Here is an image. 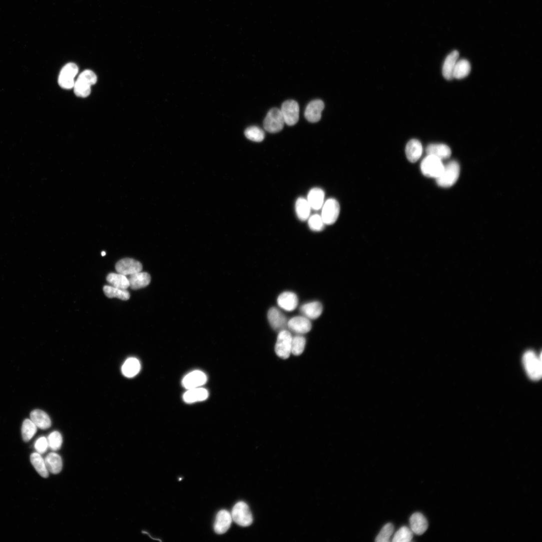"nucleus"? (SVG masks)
I'll return each instance as SVG.
<instances>
[{
  "mask_svg": "<svg viewBox=\"0 0 542 542\" xmlns=\"http://www.w3.org/2000/svg\"><path fill=\"white\" fill-rule=\"evenodd\" d=\"M45 460L47 468L50 472L56 474L62 470L63 460L59 454L55 452L50 453L46 456Z\"/></svg>",
  "mask_w": 542,
  "mask_h": 542,
  "instance_id": "26",
  "label": "nucleus"
},
{
  "mask_svg": "<svg viewBox=\"0 0 542 542\" xmlns=\"http://www.w3.org/2000/svg\"><path fill=\"white\" fill-rule=\"evenodd\" d=\"M31 419L37 427L45 430L52 426V421L49 416L41 410H35L31 412Z\"/></svg>",
  "mask_w": 542,
  "mask_h": 542,
  "instance_id": "25",
  "label": "nucleus"
},
{
  "mask_svg": "<svg viewBox=\"0 0 542 542\" xmlns=\"http://www.w3.org/2000/svg\"><path fill=\"white\" fill-rule=\"evenodd\" d=\"M324 192L319 188L312 189L308 195L307 201L311 209L314 210H320L323 205Z\"/></svg>",
  "mask_w": 542,
  "mask_h": 542,
  "instance_id": "27",
  "label": "nucleus"
},
{
  "mask_svg": "<svg viewBox=\"0 0 542 542\" xmlns=\"http://www.w3.org/2000/svg\"><path fill=\"white\" fill-rule=\"evenodd\" d=\"M107 281L112 286L121 289H127L130 287L129 279L120 273H111L107 277Z\"/></svg>",
  "mask_w": 542,
  "mask_h": 542,
  "instance_id": "29",
  "label": "nucleus"
},
{
  "mask_svg": "<svg viewBox=\"0 0 542 542\" xmlns=\"http://www.w3.org/2000/svg\"><path fill=\"white\" fill-rule=\"evenodd\" d=\"M311 208L307 200L303 198H299L295 204L296 213L298 219L301 221L307 220L310 214Z\"/></svg>",
  "mask_w": 542,
  "mask_h": 542,
  "instance_id": "30",
  "label": "nucleus"
},
{
  "mask_svg": "<svg viewBox=\"0 0 542 542\" xmlns=\"http://www.w3.org/2000/svg\"><path fill=\"white\" fill-rule=\"evenodd\" d=\"M103 290L106 296L110 298H117L122 300H128L130 297V293L127 290L110 285L105 286Z\"/></svg>",
  "mask_w": 542,
  "mask_h": 542,
  "instance_id": "33",
  "label": "nucleus"
},
{
  "mask_svg": "<svg viewBox=\"0 0 542 542\" xmlns=\"http://www.w3.org/2000/svg\"><path fill=\"white\" fill-rule=\"evenodd\" d=\"M428 155L435 156L440 160L446 159L451 155L450 148L444 144H432L426 148Z\"/></svg>",
  "mask_w": 542,
  "mask_h": 542,
  "instance_id": "24",
  "label": "nucleus"
},
{
  "mask_svg": "<svg viewBox=\"0 0 542 542\" xmlns=\"http://www.w3.org/2000/svg\"><path fill=\"white\" fill-rule=\"evenodd\" d=\"M231 515L233 520L240 526H248L253 523L252 512L248 505L245 502H237L233 507Z\"/></svg>",
  "mask_w": 542,
  "mask_h": 542,
  "instance_id": "4",
  "label": "nucleus"
},
{
  "mask_svg": "<svg viewBox=\"0 0 542 542\" xmlns=\"http://www.w3.org/2000/svg\"><path fill=\"white\" fill-rule=\"evenodd\" d=\"M206 374L201 371L196 370L187 375L183 380V386L187 390L201 387L207 382Z\"/></svg>",
  "mask_w": 542,
  "mask_h": 542,
  "instance_id": "12",
  "label": "nucleus"
},
{
  "mask_svg": "<svg viewBox=\"0 0 542 542\" xmlns=\"http://www.w3.org/2000/svg\"><path fill=\"white\" fill-rule=\"evenodd\" d=\"M394 531V526L391 523H388L384 526L376 538L377 542H389Z\"/></svg>",
  "mask_w": 542,
  "mask_h": 542,
  "instance_id": "39",
  "label": "nucleus"
},
{
  "mask_svg": "<svg viewBox=\"0 0 542 542\" xmlns=\"http://www.w3.org/2000/svg\"><path fill=\"white\" fill-rule=\"evenodd\" d=\"M106 255V253L105 252L103 251V252H102V256H105Z\"/></svg>",
  "mask_w": 542,
  "mask_h": 542,
  "instance_id": "42",
  "label": "nucleus"
},
{
  "mask_svg": "<svg viewBox=\"0 0 542 542\" xmlns=\"http://www.w3.org/2000/svg\"><path fill=\"white\" fill-rule=\"evenodd\" d=\"M49 447L52 450L57 451L61 449L63 444V437L58 431H54L50 434L48 438Z\"/></svg>",
  "mask_w": 542,
  "mask_h": 542,
  "instance_id": "38",
  "label": "nucleus"
},
{
  "mask_svg": "<svg viewBox=\"0 0 542 542\" xmlns=\"http://www.w3.org/2000/svg\"><path fill=\"white\" fill-rule=\"evenodd\" d=\"M209 397L208 391L200 387L188 390L183 396L184 401L188 404H192L206 400Z\"/></svg>",
  "mask_w": 542,
  "mask_h": 542,
  "instance_id": "19",
  "label": "nucleus"
},
{
  "mask_svg": "<svg viewBox=\"0 0 542 542\" xmlns=\"http://www.w3.org/2000/svg\"><path fill=\"white\" fill-rule=\"evenodd\" d=\"M97 82V77L93 71H84L75 83L74 88L76 95L82 98L88 97L91 92V87Z\"/></svg>",
  "mask_w": 542,
  "mask_h": 542,
  "instance_id": "3",
  "label": "nucleus"
},
{
  "mask_svg": "<svg viewBox=\"0 0 542 542\" xmlns=\"http://www.w3.org/2000/svg\"><path fill=\"white\" fill-rule=\"evenodd\" d=\"M278 304L280 307L287 311H292L295 310L298 303V299L297 295L291 292H285L281 294L277 299Z\"/></svg>",
  "mask_w": 542,
  "mask_h": 542,
  "instance_id": "17",
  "label": "nucleus"
},
{
  "mask_svg": "<svg viewBox=\"0 0 542 542\" xmlns=\"http://www.w3.org/2000/svg\"><path fill=\"white\" fill-rule=\"evenodd\" d=\"M460 174V166L455 161H452L444 165L440 175L437 178V185L440 187L447 188L453 186L457 182Z\"/></svg>",
  "mask_w": 542,
  "mask_h": 542,
  "instance_id": "2",
  "label": "nucleus"
},
{
  "mask_svg": "<svg viewBox=\"0 0 542 542\" xmlns=\"http://www.w3.org/2000/svg\"><path fill=\"white\" fill-rule=\"evenodd\" d=\"M31 460L32 464L42 477L48 478L49 476V471L47 468L45 460L41 454L38 452L33 453L31 456Z\"/></svg>",
  "mask_w": 542,
  "mask_h": 542,
  "instance_id": "31",
  "label": "nucleus"
},
{
  "mask_svg": "<svg viewBox=\"0 0 542 542\" xmlns=\"http://www.w3.org/2000/svg\"><path fill=\"white\" fill-rule=\"evenodd\" d=\"M268 319L270 324L274 330L280 331L285 330L287 327V318L276 307H272L269 310Z\"/></svg>",
  "mask_w": 542,
  "mask_h": 542,
  "instance_id": "15",
  "label": "nucleus"
},
{
  "mask_svg": "<svg viewBox=\"0 0 542 542\" xmlns=\"http://www.w3.org/2000/svg\"><path fill=\"white\" fill-rule=\"evenodd\" d=\"M128 279L130 287L134 290L147 287L151 280V276L148 273L142 272L130 275Z\"/></svg>",
  "mask_w": 542,
  "mask_h": 542,
  "instance_id": "22",
  "label": "nucleus"
},
{
  "mask_svg": "<svg viewBox=\"0 0 542 542\" xmlns=\"http://www.w3.org/2000/svg\"><path fill=\"white\" fill-rule=\"evenodd\" d=\"M79 72L78 66L74 63L66 65L62 70L59 84L63 89H72L75 86V78Z\"/></svg>",
  "mask_w": 542,
  "mask_h": 542,
  "instance_id": "8",
  "label": "nucleus"
},
{
  "mask_svg": "<svg viewBox=\"0 0 542 542\" xmlns=\"http://www.w3.org/2000/svg\"><path fill=\"white\" fill-rule=\"evenodd\" d=\"M233 521L231 513L227 510H221L217 514L214 529L218 534H223L230 528Z\"/></svg>",
  "mask_w": 542,
  "mask_h": 542,
  "instance_id": "16",
  "label": "nucleus"
},
{
  "mask_svg": "<svg viewBox=\"0 0 542 542\" xmlns=\"http://www.w3.org/2000/svg\"><path fill=\"white\" fill-rule=\"evenodd\" d=\"M324 108V104L320 100L310 102L307 106L304 115L306 120L312 123L319 122L321 118V113Z\"/></svg>",
  "mask_w": 542,
  "mask_h": 542,
  "instance_id": "13",
  "label": "nucleus"
},
{
  "mask_svg": "<svg viewBox=\"0 0 542 542\" xmlns=\"http://www.w3.org/2000/svg\"><path fill=\"white\" fill-rule=\"evenodd\" d=\"M292 336L287 330L280 331L275 345L276 354L283 359L288 358L291 353Z\"/></svg>",
  "mask_w": 542,
  "mask_h": 542,
  "instance_id": "7",
  "label": "nucleus"
},
{
  "mask_svg": "<svg viewBox=\"0 0 542 542\" xmlns=\"http://www.w3.org/2000/svg\"><path fill=\"white\" fill-rule=\"evenodd\" d=\"M522 363L528 377L533 381L539 380L542 376L541 354L537 356L531 350L526 351L522 356Z\"/></svg>",
  "mask_w": 542,
  "mask_h": 542,
  "instance_id": "1",
  "label": "nucleus"
},
{
  "mask_svg": "<svg viewBox=\"0 0 542 542\" xmlns=\"http://www.w3.org/2000/svg\"><path fill=\"white\" fill-rule=\"evenodd\" d=\"M300 310L304 317L309 319H315L321 315L323 307L320 302L315 301L303 304Z\"/></svg>",
  "mask_w": 542,
  "mask_h": 542,
  "instance_id": "21",
  "label": "nucleus"
},
{
  "mask_svg": "<svg viewBox=\"0 0 542 542\" xmlns=\"http://www.w3.org/2000/svg\"><path fill=\"white\" fill-rule=\"evenodd\" d=\"M141 364L139 360L131 357L126 360L122 368L123 374L128 378L136 376L140 372Z\"/></svg>",
  "mask_w": 542,
  "mask_h": 542,
  "instance_id": "28",
  "label": "nucleus"
},
{
  "mask_svg": "<svg viewBox=\"0 0 542 542\" xmlns=\"http://www.w3.org/2000/svg\"><path fill=\"white\" fill-rule=\"evenodd\" d=\"M423 153V147L421 142L416 139L411 140L406 147V154L408 160L412 162H417Z\"/></svg>",
  "mask_w": 542,
  "mask_h": 542,
  "instance_id": "20",
  "label": "nucleus"
},
{
  "mask_svg": "<svg viewBox=\"0 0 542 542\" xmlns=\"http://www.w3.org/2000/svg\"><path fill=\"white\" fill-rule=\"evenodd\" d=\"M471 71V65L466 60H458L453 73V79L460 80L467 77Z\"/></svg>",
  "mask_w": 542,
  "mask_h": 542,
  "instance_id": "32",
  "label": "nucleus"
},
{
  "mask_svg": "<svg viewBox=\"0 0 542 542\" xmlns=\"http://www.w3.org/2000/svg\"><path fill=\"white\" fill-rule=\"evenodd\" d=\"M37 426L31 419H26L22 426V435L25 442L30 441L37 432Z\"/></svg>",
  "mask_w": 542,
  "mask_h": 542,
  "instance_id": "34",
  "label": "nucleus"
},
{
  "mask_svg": "<svg viewBox=\"0 0 542 542\" xmlns=\"http://www.w3.org/2000/svg\"><path fill=\"white\" fill-rule=\"evenodd\" d=\"M444 167L441 160L432 155L425 157L421 164V171L424 175L436 179L440 175Z\"/></svg>",
  "mask_w": 542,
  "mask_h": 542,
  "instance_id": "5",
  "label": "nucleus"
},
{
  "mask_svg": "<svg viewBox=\"0 0 542 542\" xmlns=\"http://www.w3.org/2000/svg\"><path fill=\"white\" fill-rule=\"evenodd\" d=\"M410 523L411 530L418 535L423 534L428 527L427 519L420 512H415L411 515Z\"/></svg>",
  "mask_w": 542,
  "mask_h": 542,
  "instance_id": "18",
  "label": "nucleus"
},
{
  "mask_svg": "<svg viewBox=\"0 0 542 542\" xmlns=\"http://www.w3.org/2000/svg\"><path fill=\"white\" fill-rule=\"evenodd\" d=\"M306 344L305 337L300 334L292 337L291 353L296 356L301 355L304 350Z\"/></svg>",
  "mask_w": 542,
  "mask_h": 542,
  "instance_id": "36",
  "label": "nucleus"
},
{
  "mask_svg": "<svg viewBox=\"0 0 542 542\" xmlns=\"http://www.w3.org/2000/svg\"><path fill=\"white\" fill-rule=\"evenodd\" d=\"M245 136L250 140L261 142L265 138V134L263 130L257 126H251L245 131Z\"/></svg>",
  "mask_w": 542,
  "mask_h": 542,
  "instance_id": "35",
  "label": "nucleus"
},
{
  "mask_svg": "<svg viewBox=\"0 0 542 542\" xmlns=\"http://www.w3.org/2000/svg\"><path fill=\"white\" fill-rule=\"evenodd\" d=\"M284 118L285 123L291 126L298 122L299 118V106L297 102L294 100H288L282 105L280 110Z\"/></svg>",
  "mask_w": 542,
  "mask_h": 542,
  "instance_id": "9",
  "label": "nucleus"
},
{
  "mask_svg": "<svg viewBox=\"0 0 542 542\" xmlns=\"http://www.w3.org/2000/svg\"><path fill=\"white\" fill-rule=\"evenodd\" d=\"M339 212L338 202L333 199L328 200L323 206L321 216L325 225L333 224L338 219Z\"/></svg>",
  "mask_w": 542,
  "mask_h": 542,
  "instance_id": "10",
  "label": "nucleus"
},
{
  "mask_svg": "<svg viewBox=\"0 0 542 542\" xmlns=\"http://www.w3.org/2000/svg\"><path fill=\"white\" fill-rule=\"evenodd\" d=\"M308 225L312 231L321 232L324 229L325 224L321 217L319 215L315 214L309 219Z\"/></svg>",
  "mask_w": 542,
  "mask_h": 542,
  "instance_id": "40",
  "label": "nucleus"
},
{
  "mask_svg": "<svg viewBox=\"0 0 542 542\" xmlns=\"http://www.w3.org/2000/svg\"><path fill=\"white\" fill-rule=\"evenodd\" d=\"M413 537V532L409 527L404 526L401 527L395 534L392 541L393 542H409Z\"/></svg>",
  "mask_w": 542,
  "mask_h": 542,
  "instance_id": "37",
  "label": "nucleus"
},
{
  "mask_svg": "<svg viewBox=\"0 0 542 542\" xmlns=\"http://www.w3.org/2000/svg\"><path fill=\"white\" fill-rule=\"evenodd\" d=\"M287 327L296 333L303 334L310 331L312 324L307 318L304 316H296L288 321Z\"/></svg>",
  "mask_w": 542,
  "mask_h": 542,
  "instance_id": "14",
  "label": "nucleus"
},
{
  "mask_svg": "<svg viewBox=\"0 0 542 542\" xmlns=\"http://www.w3.org/2000/svg\"><path fill=\"white\" fill-rule=\"evenodd\" d=\"M285 121L281 112L277 108H273L268 113L263 123L264 129L268 132L276 133L284 128Z\"/></svg>",
  "mask_w": 542,
  "mask_h": 542,
  "instance_id": "6",
  "label": "nucleus"
},
{
  "mask_svg": "<svg viewBox=\"0 0 542 542\" xmlns=\"http://www.w3.org/2000/svg\"><path fill=\"white\" fill-rule=\"evenodd\" d=\"M459 56V53L456 51H454L446 58L442 67V74L444 78L447 80L450 81L453 79V71Z\"/></svg>",
  "mask_w": 542,
  "mask_h": 542,
  "instance_id": "23",
  "label": "nucleus"
},
{
  "mask_svg": "<svg viewBox=\"0 0 542 542\" xmlns=\"http://www.w3.org/2000/svg\"><path fill=\"white\" fill-rule=\"evenodd\" d=\"M35 447L37 452L40 454L45 453L48 450L49 448L48 439L45 437L39 438L35 443Z\"/></svg>",
  "mask_w": 542,
  "mask_h": 542,
  "instance_id": "41",
  "label": "nucleus"
},
{
  "mask_svg": "<svg viewBox=\"0 0 542 542\" xmlns=\"http://www.w3.org/2000/svg\"><path fill=\"white\" fill-rule=\"evenodd\" d=\"M143 266L140 262L131 258L122 259L116 265L117 272L125 276L141 272Z\"/></svg>",
  "mask_w": 542,
  "mask_h": 542,
  "instance_id": "11",
  "label": "nucleus"
}]
</instances>
